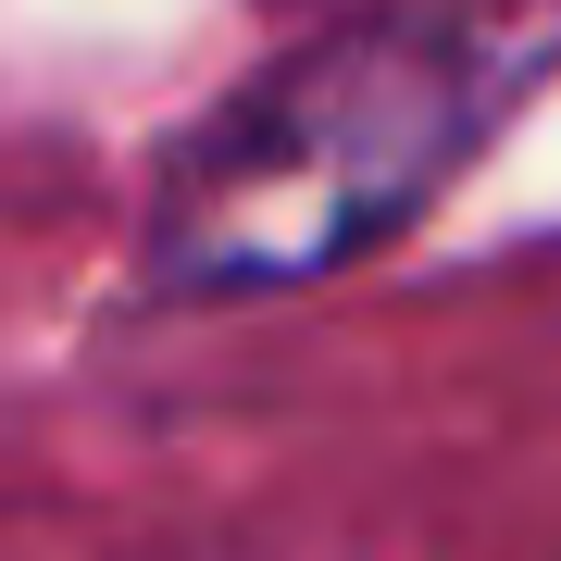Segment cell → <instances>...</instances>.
<instances>
[{
	"mask_svg": "<svg viewBox=\"0 0 561 561\" xmlns=\"http://www.w3.org/2000/svg\"><path fill=\"white\" fill-rule=\"evenodd\" d=\"M461 138V88L424 50H350L324 76H287L250 125L187 162V238L175 275L238 287V275H312L350 262L375 225L424 201V175Z\"/></svg>",
	"mask_w": 561,
	"mask_h": 561,
	"instance_id": "cell-1",
	"label": "cell"
}]
</instances>
